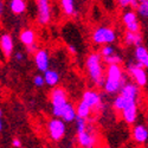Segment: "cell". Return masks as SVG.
Wrapping results in <instances>:
<instances>
[{
  "label": "cell",
  "instance_id": "obj_31",
  "mask_svg": "<svg viewBox=\"0 0 148 148\" xmlns=\"http://www.w3.org/2000/svg\"><path fill=\"white\" fill-rule=\"evenodd\" d=\"M33 85L36 88H43L45 85V81L43 77V73H37V75L33 76Z\"/></svg>",
  "mask_w": 148,
  "mask_h": 148
},
{
  "label": "cell",
  "instance_id": "obj_3",
  "mask_svg": "<svg viewBox=\"0 0 148 148\" xmlns=\"http://www.w3.org/2000/svg\"><path fill=\"white\" fill-rule=\"evenodd\" d=\"M50 101H51L53 117H59L62 109L69 102L66 90L62 87H55V89L50 94Z\"/></svg>",
  "mask_w": 148,
  "mask_h": 148
},
{
  "label": "cell",
  "instance_id": "obj_11",
  "mask_svg": "<svg viewBox=\"0 0 148 148\" xmlns=\"http://www.w3.org/2000/svg\"><path fill=\"white\" fill-rule=\"evenodd\" d=\"M106 78L113 79V81H119L125 84L128 82V79H127L128 76L123 72L121 64H109L108 68L106 69Z\"/></svg>",
  "mask_w": 148,
  "mask_h": 148
},
{
  "label": "cell",
  "instance_id": "obj_34",
  "mask_svg": "<svg viewBox=\"0 0 148 148\" xmlns=\"http://www.w3.org/2000/svg\"><path fill=\"white\" fill-rule=\"evenodd\" d=\"M12 147H14V148H20V147H21V141H20L18 138H14L13 140H12Z\"/></svg>",
  "mask_w": 148,
  "mask_h": 148
},
{
  "label": "cell",
  "instance_id": "obj_25",
  "mask_svg": "<svg viewBox=\"0 0 148 148\" xmlns=\"http://www.w3.org/2000/svg\"><path fill=\"white\" fill-rule=\"evenodd\" d=\"M128 103H127V101L125 100V98H123V96L122 95H117L115 98H114V102H113V108L116 110V112H121V110L125 108L126 106H127Z\"/></svg>",
  "mask_w": 148,
  "mask_h": 148
},
{
  "label": "cell",
  "instance_id": "obj_29",
  "mask_svg": "<svg viewBox=\"0 0 148 148\" xmlns=\"http://www.w3.org/2000/svg\"><path fill=\"white\" fill-rule=\"evenodd\" d=\"M102 60H104V63H107L108 65H109V64H121L122 62H123L122 57H121L120 55H117L116 52L113 53L112 56H108V57H106V58H102Z\"/></svg>",
  "mask_w": 148,
  "mask_h": 148
},
{
  "label": "cell",
  "instance_id": "obj_20",
  "mask_svg": "<svg viewBox=\"0 0 148 148\" xmlns=\"http://www.w3.org/2000/svg\"><path fill=\"white\" fill-rule=\"evenodd\" d=\"M123 85H125V83H122V82L104 78V82H103L102 88L104 89V91H106L107 94H109V95H115V94H119L120 89L123 87Z\"/></svg>",
  "mask_w": 148,
  "mask_h": 148
},
{
  "label": "cell",
  "instance_id": "obj_37",
  "mask_svg": "<svg viewBox=\"0 0 148 148\" xmlns=\"http://www.w3.org/2000/svg\"><path fill=\"white\" fill-rule=\"evenodd\" d=\"M4 129V121H3V117H0V133L3 132Z\"/></svg>",
  "mask_w": 148,
  "mask_h": 148
},
{
  "label": "cell",
  "instance_id": "obj_24",
  "mask_svg": "<svg viewBox=\"0 0 148 148\" xmlns=\"http://www.w3.org/2000/svg\"><path fill=\"white\" fill-rule=\"evenodd\" d=\"M76 109V115L78 117H82V119H85V120H89L90 115H91V109L87 106V104H84L82 101L77 104V107L75 108Z\"/></svg>",
  "mask_w": 148,
  "mask_h": 148
},
{
  "label": "cell",
  "instance_id": "obj_7",
  "mask_svg": "<svg viewBox=\"0 0 148 148\" xmlns=\"http://www.w3.org/2000/svg\"><path fill=\"white\" fill-rule=\"evenodd\" d=\"M84 104H87L91 112H102L106 108L103 102H102V95L96 91V90H85L82 95V100H81Z\"/></svg>",
  "mask_w": 148,
  "mask_h": 148
},
{
  "label": "cell",
  "instance_id": "obj_30",
  "mask_svg": "<svg viewBox=\"0 0 148 148\" xmlns=\"http://www.w3.org/2000/svg\"><path fill=\"white\" fill-rule=\"evenodd\" d=\"M116 3L121 8H128V7L135 8L139 4L138 0H116Z\"/></svg>",
  "mask_w": 148,
  "mask_h": 148
},
{
  "label": "cell",
  "instance_id": "obj_39",
  "mask_svg": "<svg viewBox=\"0 0 148 148\" xmlns=\"http://www.w3.org/2000/svg\"><path fill=\"white\" fill-rule=\"evenodd\" d=\"M103 148H110V147H103Z\"/></svg>",
  "mask_w": 148,
  "mask_h": 148
},
{
  "label": "cell",
  "instance_id": "obj_26",
  "mask_svg": "<svg viewBox=\"0 0 148 148\" xmlns=\"http://www.w3.org/2000/svg\"><path fill=\"white\" fill-rule=\"evenodd\" d=\"M135 12H136L138 17L147 19V17H148V3H139L138 6L135 7Z\"/></svg>",
  "mask_w": 148,
  "mask_h": 148
},
{
  "label": "cell",
  "instance_id": "obj_36",
  "mask_svg": "<svg viewBox=\"0 0 148 148\" xmlns=\"http://www.w3.org/2000/svg\"><path fill=\"white\" fill-rule=\"evenodd\" d=\"M5 13V1L0 0V16H3Z\"/></svg>",
  "mask_w": 148,
  "mask_h": 148
},
{
  "label": "cell",
  "instance_id": "obj_21",
  "mask_svg": "<svg viewBox=\"0 0 148 148\" xmlns=\"http://www.w3.org/2000/svg\"><path fill=\"white\" fill-rule=\"evenodd\" d=\"M125 44L127 46H138L142 44L143 42V36L141 32H126L125 34V39H123Z\"/></svg>",
  "mask_w": 148,
  "mask_h": 148
},
{
  "label": "cell",
  "instance_id": "obj_9",
  "mask_svg": "<svg viewBox=\"0 0 148 148\" xmlns=\"http://www.w3.org/2000/svg\"><path fill=\"white\" fill-rule=\"evenodd\" d=\"M97 135L94 133L92 127L88 125V128L84 132L77 134V142L82 148H94L97 145Z\"/></svg>",
  "mask_w": 148,
  "mask_h": 148
},
{
  "label": "cell",
  "instance_id": "obj_16",
  "mask_svg": "<svg viewBox=\"0 0 148 148\" xmlns=\"http://www.w3.org/2000/svg\"><path fill=\"white\" fill-rule=\"evenodd\" d=\"M43 77H44V81H45V85H49V87H51V88L57 87L59 81H60L59 72L57 70L50 69V68L43 72Z\"/></svg>",
  "mask_w": 148,
  "mask_h": 148
},
{
  "label": "cell",
  "instance_id": "obj_27",
  "mask_svg": "<svg viewBox=\"0 0 148 148\" xmlns=\"http://www.w3.org/2000/svg\"><path fill=\"white\" fill-rule=\"evenodd\" d=\"M116 50H115V47L112 45V44H106V45H102L101 46V50H100V56L102 58H106L108 56H112L113 53H115Z\"/></svg>",
  "mask_w": 148,
  "mask_h": 148
},
{
  "label": "cell",
  "instance_id": "obj_23",
  "mask_svg": "<svg viewBox=\"0 0 148 148\" xmlns=\"http://www.w3.org/2000/svg\"><path fill=\"white\" fill-rule=\"evenodd\" d=\"M121 19H122V23L125 24V26H128V25H130V24H134V23L139 21V17H138L136 12H135L134 10H127V11H125L122 13Z\"/></svg>",
  "mask_w": 148,
  "mask_h": 148
},
{
  "label": "cell",
  "instance_id": "obj_6",
  "mask_svg": "<svg viewBox=\"0 0 148 148\" xmlns=\"http://www.w3.org/2000/svg\"><path fill=\"white\" fill-rule=\"evenodd\" d=\"M127 71L129 77L133 79V83L136 84L139 88H146L148 77H147V71L143 66L135 63V62H130L127 65Z\"/></svg>",
  "mask_w": 148,
  "mask_h": 148
},
{
  "label": "cell",
  "instance_id": "obj_18",
  "mask_svg": "<svg viewBox=\"0 0 148 148\" xmlns=\"http://www.w3.org/2000/svg\"><path fill=\"white\" fill-rule=\"evenodd\" d=\"M59 119H62L65 123H71V122L75 121V119H76V109H75V106H73L72 103H70V102H68L63 107V109H62Z\"/></svg>",
  "mask_w": 148,
  "mask_h": 148
},
{
  "label": "cell",
  "instance_id": "obj_12",
  "mask_svg": "<svg viewBox=\"0 0 148 148\" xmlns=\"http://www.w3.org/2000/svg\"><path fill=\"white\" fill-rule=\"evenodd\" d=\"M0 51L4 55L5 58H11L14 51V39L12 34L3 33L0 36Z\"/></svg>",
  "mask_w": 148,
  "mask_h": 148
},
{
  "label": "cell",
  "instance_id": "obj_5",
  "mask_svg": "<svg viewBox=\"0 0 148 148\" xmlns=\"http://www.w3.org/2000/svg\"><path fill=\"white\" fill-rule=\"evenodd\" d=\"M37 7V21L39 25L46 26L52 20L51 0H34Z\"/></svg>",
  "mask_w": 148,
  "mask_h": 148
},
{
  "label": "cell",
  "instance_id": "obj_32",
  "mask_svg": "<svg viewBox=\"0 0 148 148\" xmlns=\"http://www.w3.org/2000/svg\"><path fill=\"white\" fill-rule=\"evenodd\" d=\"M14 58H16L17 62H24V60H25V58H26V56H25V53H24L23 51H16Z\"/></svg>",
  "mask_w": 148,
  "mask_h": 148
},
{
  "label": "cell",
  "instance_id": "obj_38",
  "mask_svg": "<svg viewBox=\"0 0 148 148\" xmlns=\"http://www.w3.org/2000/svg\"><path fill=\"white\" fill-rule=\"evenodd\" d=\"M3 115H4V113H3V110L0 109V117H3Z\"/></svg>",
  "mask_w": 148,
  "mask_h": 148
},
{
  "label": "cell",
  "instance_id": "obj_13",
  "mask_svg": "<svg viewBox=\"0 0 148 148\" xmlns=\"http://www.w3.org/2000/svg\"><path fill=\"white\" fill-rule=\"evenodd\" d=\"M121 116L126 123L128 125H134L138 120L139 115V103H129L121 110Z\"/></svg>",
  "mask_w": 148,
  "mask_h": 148
},
{
  "label": "cell",
  "instance_id": "obj_35",
  "mask_svg": "<svg viewBox=\"0 0 148 148\" xmlns=\"http://www.w3.org/2000/svg\"><path fill=\"white\" fill-rule=\"evenodd\" d=\"M68 50H69V52L71 55H76L77 53V49H76V46H73V45H69L68 46Z\"/></svg>",
  "mask_w": 148,
  "mask_h": 148
},
{
  "label": "cell",
  "instance_id": "obj_33",
  "mask_svg": "<svg viewBox=\"0 0 148 148\" xmlns=\"http://www.w3.org/2000/svg\"><path fill=\"white\" fill-rule=\"evenodd\" d=\"M38 49H39V47H38V44L34 43V44H32V45L27 46V47H26V50H27V52H29V53H32V55H33L37 50H38Z\"/></svg>",
  "mask_w": 148,
  "mask_h": 148
},
{
  "label": "cell",
  "instance_id": "obj_19",
  "mask_svg": "<svg viewBox=\"0 0 148 148\" xmlns=\"http://www.w3.org/2000/svg\"><path fill=\"white\" fill-rule=\"evenodd\" d=\"M8 8L14 16H21L26 12L27 4L25 0H10Z\"/></svg>",
  "mask_w": 148,
  "mask_h": 148
},
{
  "label": "cell",
  "instance_id": "obj_2",
  "mask_svg": "<svg viewBox=\"0 0 148 148\" xmlns=\"http://www.w3.org/2000/svg\"><path fill=\"white\" fill-rule=\"evenodd\" d=\"M117 39V33L113 27L109 26H98L91 33V40L96 45L113 44Z\"/></svg>",
  "mask_w": 148,
  "mask_h": 148
},
{
  "label": "cell",
  "instance_id": "obj_14",
  "mask_svg": "<svg viewBox=\"0 0 148 148\" xmlns=\"http://www.w3.org/2000/svg\"><path fill=\"white\" fill-rule=\"evenodd\" d=\"M132 136L134 139V141L136 143H140V145H143L147 142V139H148V129L145 125L142 123H138L133 127V130H132Z\"/></svg>",
  "mask_w": 148,
  "mask_h": 148
},
{
  "label": "cell",
  "instance_id": "obj_10",
  "mask_svg": "<svg viewBox=\"0 0 148 148\" xmlns=\"http://www.w3.org/2000/svg\"><path fill=\"white\" fill-rule=\"evenodd\" d=\"M33 60L37 70L42 73L50 68V55L46 49H38L33 53Z\"/></svg>",
  "mask_w": 148,
  "mask_h": 148
},
{
  "label": "cell",
  "instance_id": "obj_1",
  "mask_svg": "<svg viewBox=\"0 0 148 148\" xmlns=\"http://www.w3.org/2000/svg\"><path fill=\"white\" fill-rule=\"evenodd\" d=\"M102 62V57L98 52H91L85 60V68H87L88 75L91 82L98 88H102L104 82V69Z\"/></svg>",
  "mask_w": 148,
  "mask_h": 148
},
{
  "label": "cell",
  "instance_id": "obj_28",
  "mask_svg": "<svg viewBox=\"0 0 148 148\" xmlns=\"http://www.w3.org/2000/svg\"><path fill=\"white\" fill-rule=\"evenodd\" d=\"M73 122H76V133L77 134L84 132L85 129L88 128V120L78 117L77 115H76V119H75V121H73Z\"/></svg>",
  "mask_w": 148,
  "mask_h": 148
},
{
  "label": "cell",
  "instance_id": "obj_17",
  "mask_svg": "<svg viewBox=\"0 0 148 148\" xmlns=\"http://www.w3.org/2000/svg\"><path fill=\"white\" fill-rule=\"evenodd\" d=\"M36 38H37V37H36V32L31 27H26V29L21 30V32L19 34V40H20V43L24 46H25V47L34 44L36 43Z\"/></svg>",
  "mask_w": 148,
  "mask_h": 148
},
{
  "label": "cell",
  "instance_id": "obj_22",
  "mask_svg": "<svg viewBox=\"0 0 148 148\" xmlns=\"http://www.w3.org/2000/svg\"><path fill=\"white\" fill-rule=\"evenodd\" d=\"M60 6L63 10V13L66 17H72L76 14L75 0H60Z\"/></svg>",
  "mask_w": 148,
  "mask_h": 148
},
{
  "label": "cell",
  "instance_id": "obj_15",
  "mask_svg": "<svg viewBox=\"0 0 148 148\" xmlns=\"http://www.w3.org/2000/svg\"><path fill=\"white\" fill-rule=\"evenodd\" d=\"M134 58H135V63L140 64L141 66H143L145 69L148 68V51H147V47L142 44L138 45V46H134Z\"/></svg>",
  "mask_w": 148,
  "mask_h": 148
},
{
  "label": "cell",
  "instance_id": "obj_4",
  "mask_svg": "<svg viewBox=\"0 0 148 148\" xmlns=\"http://www.w3.org/2000/svg\"><path fill=\"white\" fill-rule=\"evenodd\" d=\"M46 130L49 134V138L52 141L59 142L60 140L64 139L66 134V123L59 117H53L47 121Z\"/></svg>",
  "mask_w": 148,
  "mask_h": 148
},
{
  "label": "cell",
  "instance_id": "obj_8",
  "mask_svg": "<svg viewBox=\"0 0 148 148\" xmlns=\"http://www.w3.org/2000/svg\"><path fill=\"white\" fill-rule=\"evenodd\" d=\"M120 95L123 96V98L127 101V103H139L140 102V94L141 88H139L136 84L133 82H127L119 91Z\"/></svg>",
  "mask_w": 148,
  "mask_h": 148
}]
</instances>
